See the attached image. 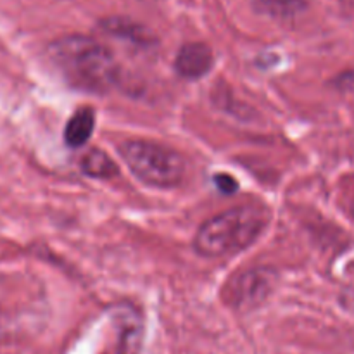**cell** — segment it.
<instances>
[{"label":"cell","instance_id":"cell-10","mask_svg":"<svg viewBox=\"0 0 354 354\" xmlns=\"http://www.w3.org/2000/svg\"><path fill=\"white\" fill-rule=\"evenodd\" d=\"M252 6L273 19H290L306 9V0H252Z\"/></svg>","mask_w":354,"mask_h":354},{"label":"cell","instance_id":"cell-3","mask_svg":"<svg viewBox=\"0 0 354 354\" xmlns=\"http://www.w3.org/2000/svg\"><path fill=\"white\" fill-rule=\"evenodd\" d=\"M120 154L140 182L156 189H171L185 176L187 162L173 149L149 140H127Z\"/></svg>","mask_w":354,"mask_h":354},{"label":"cell","instance_id":"cell-8","mask_svg":"<svg viewBox=\"0 0 354 354\" xmlns=\"http://www.w3.org/2000/svg\"><path fill=\"white\" fill-rule=\"evenodd\" d=\"M100 28L106 31L107 35L121 38V40L133 41L137 45H151L152 35L145 30L144 26L131 21L123 19V17H109L100 23Z\"/></svg>","mask_w":354,"mask_h":354},{"label":"cell","instance_id":"cell-5","mask_svg":"<svg viewBox=\"0 0 354 354\" xmlns=\"http://www.w3.org/2000/svg\"><path fill=\"white\" fill-rule=\"evenodd\" d=\"M118 330V351L120 354H138L144 342V320L142 315L130 304H121L113 311Z\"/></svg>","mask_w":354,"mask_h":354},{"label":"cell","instance_id":"cell-12","mask_svg":"<svg viewBox=\"0 0 354 354\" xmlns=\"http://www.w3.org/2000/svg\"><path fill=\"white\" fill-rule=\"evenodd\" d=\"M334 85L337 86L341 92H354V69L339 75L337 78L334 80Z\"/></svg>","mask_w":354,"mask_h":354},{"label":"cell","instance_id":"cell-2","mask_svg":"<svg viewBox=\"0 0 354 354\" xmlns=\"http://www.w3.org/2000/svg\"><path fill=\"white\" fill-rule=\"evenodd\" d=\"M270 221L265 207L239 206L204 221L194 237V251L203 258H223L258 241Z\"/></svg>","mask_w":354,"mask_h":354},{"label":"cell","instance_id":"cell-4","mask_svg":"<svg viewBox=\"0 0 354 354\" xmlns=\"http://www.w3.org/2000/svg\"><path fill=\"white\" fill-rule=\"evenodd\" d=\"M275 272L265 266L244 270L228 280L223 289V297L234 310H254L272 296L275 290Z\"/></svg>","mask_w":354,"mask_h":354},{"label":"cell","instance_id":"cell-11","mask_svg":"<svg viewBox=\"0 0 354 354\" xmlns=\"http://www.w3.org/2000/svg\"><path fill=\"white\" fill-rule=\"evenodd\" d=\"M214 183H216V187L223 194H235V190L239 189L237 180L230 175H225V173L214 176Z\"/></svg>","mask_w":354,"mask_h":354},{"label":"cell","instance_id":"cell-9","mask_svg":"<svg viewBox=\"0 0 354 354\" xmlns=\"http://www.w3.org/2000/svg\"><path fill=\"white\" fill-rule=\"evenodd\" d=\"M82 171L92 178L107 180L118 175V166L106 152L100 149H92L82 158Z\"/></svg>","mask_w":354,"mask_h":354},{"label":"cell","instance_id":"cell-1","mask_svg":"<svg viewBox=\"0 0 354 354\" xmlns=\"http://www.w3.org/2000/svg\"><path fill=\"white\" fill-rule=\"evenodd\" d=\"M48 55L64 80L88 92H109L118 83L120 66L113 52L83 35H69L48 47Z\"/></svg>","mask_w":354,"mask_h":354},{"label":"cell","instance_id":"cell-7","mask_svg":"<svg viewBox=\"0 0 354 354\" xmlns=\"http://www.w3.org/2000/svg\"><path fill=\"white\" fill-rule=\"evenodd\" d=\"M93 128H95V116L93 111L88 107L76 111L71 118H69L68 124L64 128V140L69 147L78 149L88 142L92 137Z\"/></svg>","mask_w":354,"mask_h":354},{"label":"cell","instance_id":"cell-6","mask_svg":"<svg viewBox=\"0 0 354 354\" xmlns=\"http://www.w3.org/2000/svg\"><path fill=\"white\" fill-rule=\"evenodd\" d=\"M213 62V50L206 44L192 41V44H185L178 50L175 59V69L182 78L197 80L209 73Z\"/></svg>","mask_w":354,"mask_h":354}]
</instances>
